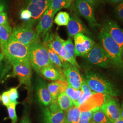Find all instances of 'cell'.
I'll return each mask as SVG.
<instances>
[{
  "instance_id": "6da1fadb",
  "label": "cell",
  "mask_w": 123,
  "mask_h": 123,
  "mask_svg": "<svg viewBox=\"0 0 123 123\" xmlns=\"http://www.w3.org/2000/svg\"><path fill=\"white\" fill-rule=\"evenodd\" d=\"M85 75V80L93 92L101 93L107 97L119 96V91L105 77L92 71L87 72Z\"/></svg>"
},
{
  "instance_id": "7a4b0ae2",
  "label": "cell",
  "mask_w": 123,
  "mask_h": 123,
  "mask_svg": "<svg viewBox=\"0 0 123 123\" xmlns=\"http://www.w3.org/2000/svg\"><path fill=\"white\" fill-rule=\"evenodd\" d=\"M29 61L33 69L39 74L42 68L53 64L49 57L46 45L40 40L30 46Z\"/></svg>"
},
{
  "instance_id": "3957f363",
  "label": "cell",
  "mask_w": 123,
  "mask_h": 123,
  "mask_svg": "<svg viewBox=\"0 0 123 123\" xmlns=\"http://www.w3.org/2000/svg\"><path fill=\"white\" fill-rule=\"evenodd\" d=\"M30 46L22 44L10 37L7 43L1 51L10 63H15L29 60Z\"/></svg>"
},
{
  "instance_id": "277c9868",
  "label": "cell",
  "mask_w": 123,
  "mask_h": 123,
  "mask_svg": "<svg viewBox=\"0 0 123 123\" xmlns=\"http://www.w3.org/2000/svg\"><path fill=\"white\" fill-rule=\"evenodd\" d=\"M98 38L100 44L110 57L114 65L119 68H122L123 53L118 44L112 38L103 28L98 35Z\"/></svg>"
},
{
  "instance_id": "5b68a950",
  "label": "cell",
  "mask_w": 123,
  "mask_h": 123,
  "mask_svg": "<svg viewBox=\"0 0 123 123\" xmlns=\"http://www.w3.org/2000/svg\"><path fill=\"white\" fill-rule=\"evenodd\" d=\"M34 23L31 20L22 25L16 26L13 29L10 37L16 41L30 46L31 44L40 40L32 26Z\"/></svg>"
},
{
  "instance_id": "8992f818",
  "label": "cell",
  "mask_w": 123,
  "mask_h": 123,
  "mask_svg": "<svg viewBox=\"0 0 123 123\" xmlns=\"http://www.w3.org/2000/svg\"><path fill=\"white\" fill-rule=\"evenodd\" d=\"M84 57L90 64L102 68H109L114 65L110 57L100 44L95 43L92 50Z\"/></svg>"
},
{
  "instance_id": "52a82bcc",
  "label": "cell",
  "mask_w": 123,
  "mask_h": 123,
  "mask_svg": "<svg viewBox=\"0 0 123 123\" xmlns=\"http://www.w3.org/2000/svg\"><path fill=\"white\" fill-rule=\"evenodd\" d=\"M12 65H13L12 75L18 77L20 81V85H24L30 92L31 89V65L29 60L16 62Z\"/></svg>"
},
{
  "instance_id": "ba28073f",
  "label": "cell",
  "mask_w": 123,
  "mask_h": 123,
  "mask_svg": "<svg viewBox=\"0 0 123 123\" xmlns=\"http://www.w3.org/2000/svg\"><path fill=\"white\" fill-rule=\"evenodd\" d=\"M62 71L69 85L75 89H81L84 79L80 74L78 68L68 62H62Z\"/></svg>"
},
{
  "instance_id": "9c48e42d",
  "label": "cell",
  "mask_w": 123,
  "mask_h": 123,
  "mask_svg": "<svg viewBox=\"0 0 123 123\" xmlns=\"http://www.w3.org/2000/svg\"><path fill=\"white\" fill-rule=\"evenodd\" d=\"M43 123H64L65 113L60 108L57 101L43 109Z\"/></svg>"
},
{
  "instance_id": "30bf717a",
  "label": "cell",
  "mask_w": 123,
  "mask_h": 123,
  "mask_svg": "<svg viewBox=\"0 0 123 123\" xmlns=\"http://www.w3.org/2000/svg\"><path fill=\"white\" fill-rule=\"evenodd\" d=\"M75 11L85 18L92 27H99V24L96 19L93 7L83 0H76L74 3Z\"/></svg>"
},
{
  "instance_id": "8fae6325",
  "label": "cell",
  "mask_w": 123,
  "mask_h": 123,
  "mask_svg": "<svg viewBox=\"0 0 123 123\" xmlns=\"http://www.w3.org/2000/svg\"><path fill=\"white\" fill-rule=\"evenodd\" d=\"M50 6V0H26V9L30 12L33 22L40 20Z\"/></svg>"
},
{
  "instance_id": "7c38bea8",
  "label": "cell",
  "mask_w": 123,
  "mask_h": 123,
  "mask_svg": "<svg viewBox=\"0 0 123 123\" xmlns=\"http://www.w3.org/2000/svg\"><path fill=\"white\" fill-rule=\"evenodd\" d=\"M74 37L76 56L84 57L89 53L95 43L90 38L81 33Z\"/></svg>"
},
{
  "instance_id": "4fadbf2b",
  "label": "cell",
  "mask_w": 123,
  "mask_h": 123,
  "mask_svg": "<svg viewBox=\"0 0 123 123\" xmlns=\"http://www.w3.org/2000/svg\"><path fill=\"white\" fill-rule=\"evenodd\" d=\"M103 28L118 44L123 53V29L114 21L107 19L103 23Z\"/></svg>"
},
{
  "instance_id": "5bb4252c",
  "label": "cell",
  "mask_w": 123,
  "mask_h": 123,
  "mask_svg": "<svg viewBox=\"0 0 123 123\" xmlns=\"http://www.w3.org/2000/svg\"><path fill=\"white\" fill-rule=\"evenodd\" d=\"M64 42V40L62 39L56 33L55 34H52L47 36L43 42L48 47L57 54L62 62H64V59L66 56L63 45Z\"/></svg>"
},
{
  "instance_id": "9a60e30c",
  "label": "cell",
  "mask_w": 123,
  "mask_h": 123,
  "mask_svg": "<svg viewBox=\"0 0 123 123\" xmlns=\"http://www.w3.org/2000/svg\"><path fill=\"white\" fill-rule=\"evenodd\" d=\"M100 108L110 122L121 118L119 105L116 101L112 97L105 96V100Z\"/></svg>"
},
{
  "instance_id": "2e32d148",
  "label": "cell",
  "mask_w": 123,
  "mask_h": 123,
  "mask_svg": "<svg viewBox=\"0 0 123 123\" xmlns=\"http://www.w3.org/2000/svg\"><path fill=\"white\" fill-rule=\"evenodd\" d=\"M54 15L53 11L50 6L43 15L35 30L39 37H44L51 29L53 26V19Z\"/></svg>"
},
{
  "instance_id": "e0dca14e",
  "label": "cell",
  "mask_w": 123,
  "mask_h": 123,
  "mask_svg": "<svg viewBox=\"0 0 123 123\" xmlns=\"http://www.w3.org/2000/svg\"><path fill=\"white\" fill-rule=\"evenodd\" d=\"M67 26L68 34L70 37H73L77 34L81 33L90 35V32L87 26L77 15H74L70 18Z\"/></svg>"
},
{
  "instance_id": "ac0fdd59",
  "label": "cell",
  "mask_w": 123,
  "mask_h": 123,
  "mask_svg": "<svg viewBox=\"0 0 123 123\" xmlns=\"http://www.w3.org/2000/svg\"><path fill=\"white\" fill-rule=\"evenodd\" d=\"M105 100V96L99 93H95L79 107L81 112L93 110L101 107Z\"/></svg>"
},
{
  "instance_id": "d6986e66",
  "label": "cell",
  "mask_w": 123,
  "mask_h": 123,
  "mask_svg": "<svg viewBox=\"0 0 123 123\" xmlns=\"http://www.w3.org/2000/svg\"><path fill=\"white\" fill-rule=\"evenodd\" d=\"M40 74L51 81L66 80L65 76L62 70L53 64L42 68L40 71Z\"/></svg>"
},
{
  "instance_id": "ffe728a7",
  "label": "cell",
  "mask_w": 123,
  "mask_h": 123,
  "mask_svg": "<svg viewBox=\"0 0 123 123\" xmlns=\"http://www.w3.org/2000/svg\"><path fill=\"white\" fill-rule=\"evenodd\" d=\"M37 95L38 100L43 105L49 106L53 103V98L46 83L40 80L37 86Z\"/></svg>"
},
{
  "instance_id": "44dd1931",
  "label": "cell",
  "mask_w": 123,
  "mask_h": 123,
  "mask_svg": "<svg viewBox=\"0 0 123 123\" xmlns=\"http://www.w3.org/2000/svg\"><path fill=\"white\" fill-rule=\"evenodd\" d=\"M68 86L67 80H57L48 84V87L51 94L53 102L57 101V96L61 93L65 92Z\"/></svg>"
},
{
  "instance_id": "7402d4cb",
  "label": "cell",
  "mask_w": 123,
  "mask_h": 123,
  "mask_svg": "<svg viewBox=\"0 0 123 123\" xmlns=\"http://www.w3.org/2000/svg\"><path fill=\"white\" fill-rule=\"evenodd\" d=\"M64 48L66 52V56L64 59V62H67L72 65L79 68L80 66L76 59L74 45L70 37L64 42Z\"/></svg>"
},
{
  "instance_id": "603a6c76",
  "label": "cell",
  "mask_w": 123,
  "mask_h": 123,
  "mask_svg": "<svg viewBox=\"0 0 123 123\" xmlns=\"http://www.w3.org/2000/svg\"><path fill=\"white\" fill-rule=\"evenodd\" d=\"M81 111L78 107L74 106L65 112L64 123H78Z\"/></svg>"
},
{
  "instance_id": "cb8c5ba5",
  "label": "cell",
  "mask_w": 123,
  "mask_h": 123,
  "mask_svg": "<svg viewBox=\"0 0 123 123\" xmlns=\"http://www.w3.org/2000/svg\"><path fill=\"white\" fill-rule=\"evenodd\" d=\"M57 101L61 110L65 112L74 106L73 101L65 92L59 94L57 96Z\"/></svg>"
},
{
  "instance_id": "d4e9b609",
  "label": "cell",
  "mask_w": 123,
  "mask_h": 123,
  "mask_svg": "<svg viewBox=\"0 0 123 123\" xmlns=\"http://www.w3.org/2000/svg\"><path fill=\"white\" fill-rule=\"evenodd\" d=\"M12 31V29L10 26L0 25V48L1 50L7 43Z\"/></svg>"
},
{
  "instance_id": "484cf974",
  "label": "cell",
  "mask_w": 123,
  "mask_h": 123,
  "mask_svg": "<svg viewBox=\"0 0 123 123\" xmlns=\"http://www.w3.org/2000/svg\"><path fill=\"white\" fill-rule=\"evenodd\" d=\"M81 89L82 91V94L76 105V107H78L83 104L91 95L95 93L93 92L90 88L89 87L85 79H84Z\"/></svg>"
},
{
  "instance_id": "4316f807",
  "label": "cell",
  "mask_w": 123,
  "mask_h": 123,
  "mask_svg": "<svg viewBox=\"0 0 123 123\" xmlns=\"http://www.w3.org/2000/svg\"><path fill=\"white\" fill-rule=\"evenodd\" d=\"M92 123H112L101 110L100 107L96 109L92 114Z\"/></svg>"
},
{
  "instance_id": "83f0119b",
  "label": "cell",
  "mask_w": 123,
  "mask_h": 123,
  "mask_svg": "<svg viewBox=\"0 0 123 123\" xmlns=\"http://www.w3.org/2000/svg\"><path fill=\"white\" fill-rule=\"evenodd\" d=\"M65 92L70 98L74 106H76L82 94V90L75 89L68 85Z\"/></svg>"
},
{
  "instance_id": "f1b7e54d",
  "label": "cell",
  "mask_w": 123,
  "mask_h": 123,
  "mask_svg": "<svg viewBox=\"0 0 123 123\" xmlns=\"http://www.w3.org/2000/svg\"><path fill=\"white\" fill-rule=\"evenodd\" d=\"M70 19L69 13L66 12H60L57 13L54 21L58 26H66L68 25Z\"/></svg>"
},
{
  "instance_id": "f546056e",
  "label": "cell",
  "mask_w": 123,
  "mask_h": 123,
  "mask_svg": "<svg viewBox=\"0 0 123 123\" xmlns=\"http://www.w3.org/2000/svg\"><path fill=\"white\" fill-rule=\"evenodd\" d=\"M70 5L63 0H50V7L55 14L62 8H68Z\"/></svg>"
},
{
  "instance_id": "4dcf8cb0",
  "label": "cell",
  "mask_w": 123,
  "mask_h": 123,
  "mask_svg": "<svg viewBox=\"0 0 123 123\" xmlns=\"http://www.w3.org/2000/svg\"><path fill=\"white\" fill-rule=\"evenodd\" d=\"M46 48L48 53L49 57L52 63L57 66L58 68H59L62 70V62L60 59V58L58 56L57 54H56L52 49L49 48L47 46Z\"/></svg>"
},
{
  "instance_id": "1f68e13d",
  "label": "cell",
  "mask_w": 123,
  "mask_h": 123,
  "mask_svg": "<svg viewBox=\"0 0 123 123\" xmlns=\"http://www.w3.org/2000/svg\"><path fill=\"white\" fill-rule=\"evenodd\" d=\"M18 103V101L10 103L9 105L6 107L7 108L9 118L12 119V122L15 123H16L18 121V116L16 111V108Z\"/></svg>"
},
{
  "instance_id": "d6a6232c",
  "label": "cell",
  "mask_w": 123,
  "mask_h": 123,
  "mask_svg": "<svg viewBox=\"0 0 123 123\" xmlns=\"http://www.w3.org/2000/svg\"><path fill=\"white\" fill-rule=\"evenodd\" d=\"M8 92L10 103L17 102V100L19 98L18 88H11L8 90Z\"/></svg>"
},
{
  "instance_id": "836d02e7",
  "label": "cell",
  "mask_w": 123,
  "mask_h": 123,
  "mask_svg": "<svg viewBox=\"0 0 123 123\" xmlns=\"http://www.w3.org/2000/svg\"><path fill=\"white\" fill-rule=\"evenodd\" d=\"M20 16V18L22 20L26 22H28L30 21L32 18L30 12L26 8L23 9L21 11Z\"/></svg>"
},
{
  "instance_id": "e575fe53",
  "label": "cell",
  "mask_w": 123,
  "mask_h": 123,
  "mask_svg": "<svg viewBox=\"0 0 123 123\" xmlns=\"http://www.w3.org/2000/svg\"><path fill=\"white\" fill-rule=\"evenodd\" d=\"M115 11L117 17L123 22V2L119 3L116 6Z\"/></svg>"
},
{
  "instance_id": "d590c367",
  "label": "cell",
  "mask_w": 123,
  "mask_h": 123,
  "mask_svg": "<svg viewBox=\"0 0 123 123\" xmlns=\"http://www.w3.org/2000/svg\"><path fill=\"white\" fill-rule=\"evenodd\" d=\"M0 25L4 26H9L8 18L7 13L6 12H3L0 14Z\"/></svg>"
},
{
  "instance_id": "8d00e7d4",
  "label": "cell",
  "mask_w": 123,
  "mask_h": 123,
  "mask_svg": "<svg viewBox=\"0 0 123 123\" xmlns=\"http://www.w3.org/2000/svg\"><path fill=\"white\" fill-rule=\"evenodd\" d=\"M1 100L3 105L7 107L10 104V100L9 98L8 91L4 92L2 93L1 96Z\"/></svg>"
},
{
  "instance_id": "74e56055",
  "label": "cell",
  "mask_w": 123,
  "mask_h": 123,
  "mask_svg": "<svg viewBox=\"0 0 123 123\" xmlns=\"http://www.w3.org/2000/svg\"><path fill=\"white\" fill-rule=\"evenodd\" d=\"M92 119H89L87 115L81 113L80 118L78 123H91Z\"/></svg>"
},
{
  "instance_id": "f35d334b",
  "label": "cell",
  "mask_w": 123,
  "mask_h": 123,
  "mask_svg": "<svg viewBox=\"0 0 123 123\" xmlns=\"http://www.w3.org/2000/svg\"><path fill=\"white\" fill-rule=\"evenodd\" d=\"M20 123H31L29 116L27 113H25L23 114Z\"/></svg>"
},
{
  "instance_id": "ab89813d",
  "label": "cell",
  "mask_w": 123,
  "mask_h": 123,
  "mask_svg": "<svg viewBox=\"0 0 123 123\" xmlns=\"http://www.w3.org/2000/svg\"><path fill=\"white\" fill-rule=\"evenodd\" d=\"M83 0L87 2L88 4L91 5L93 7L96 6L99 1V0Z\"/></svg>"
},
{
  "instance_id": "60d3db41",
  "label": "cell",
  "mask_w": 123,
  "mask_h": 123,
  "mask_svg": "<svg viewBox=\"0 0 123 123\" xmlns=\"http://www.w3.org/2000/svg\"><path fill=\"white\" fill-rule=\"evenodd\" d=\"M106 1L113 3H120L123 2V0H105Z\"/></svg>"
},
{
  "instance_id": "b9f144b4",
  "label": "cell",
  "mask_w": 123,
  "mask_h": 123,
  "mask_svg": "<svg viewBox=\"0 0 123 123\" xmlns=\"http://www.w3.org/2000/svg\"><path fill=\"white\" fill-rule=\"evenodd\" d=\"M6 4L0 5V14L4 12L6 7Z\"/></svg>"
},
{
  "instance_id": "7bdbcfd3",
  "label": "cell",
  "mask_w": 123,
  "mask_h": 123,
  "mask_svg": "<svg viewBox=\"0 0 123 123\" xmlns=\"http://www.w3.org/2000/svg\"><path fill=\"white\" fill-rule=\"evenodd\" d=\"M111 122L112 123H123V119L122 118L119 119Z\"/></svg>"
},
{
  "instance_id": "ee69618b",
  "label": "cell",
  "mask_w": 123,
  "mask_h": 123,
  "mask_svg": "<svg viewBox=\"0 0 123 123\" xmlns=\"http://www.w3.org/2000/svg\"><path fill=\"white\" fill-rule=\"evenodd\" d=\"M4 58V54L2 51L0 53V64L2 60Z\"/></svg>"
},
{
  "instance_id": "f6af8a7d",
  "label": "cell",
  "mask_w": 123,
  "mask_h": 123,
  "mask_svg": "<svg viewBox=\"0 0 123 123\" xmlns=\"http://www.w3.org/2000/svg\"><path fill=\"white\" fill-rule=\"evenodd\" d=\"M120 117L122 119H123V108H120Z\"/></svg>"
},
{
  "instance_id": "bcb514c9",
  "label": "cell",
  "mask_w": 123,
  "mask_h": 123,
  "mask_svg": "<svg viewBox=\"0 0 123 123\" xmlns=\"http://www.w3.org/2000/svg\"><path fill=\"white\" fill-rule=\"evenodd\" d=\"M64 1H66V2H67V3H68V4H71V3L72 2V1L74 0H63Z\"/></svg>"
},
{
  "instance_id": "7dc6e473",
  "label": "cell",
  "mask_w": 123,
  "mask_h": 123,
  "mask_svg": "<svg viewBox=\"0 0 123 123\" xmlns=\"http://www.w3.org/2000/svg\"><path fill=\"white\" fill-rule=\"evenodd\" d=\"M6 4V0H0V5Z\"/></svg>"
},
{
  "instance_id": "c3c4849f",
  "label": "cell",
  "mask_w": 123,
  "mask_h": 123,
  "mask_svg": "<svg viewBox=\"0 0 123 123\" xmlns=\"http://www.w3.org/2000/svg\"><path fill=\"white\" fill-rule=\"evenodd\" d=\"M122 108L123 109V104H122Z\"/></svg>"
},
{
  "instance_id": "681fc988",
  "label": "cell",
  "mask_w": 123,
  "mask_h": 123,
  "mask_svg": "<svg viewBox=\"0 0 123 123\" xmlns=\"http://www.w3.org/2000/svg\"><path fill=\"white\" fill-rule=\"evenodd\" d=\"M1 99V97H0V100Z\"/></svg>"
},
{
  "instance_id": "f907efd6",
  "label": "cell",
  "mask_w": 123,
  "mask_h": 123,
  "mask_svg": "<svg viewBox=\"0 0 123 123\" xmlns=\"http://www.w3.org/2000/svg\"><path fill=\"white\" fill-rule=\"evenodd\" d=\"M12 123H14V122H12Z\"/></svg>"
}]
</instances>
